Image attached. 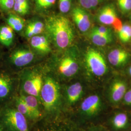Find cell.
I'll return each mask as SVG.
<instances>
[{
	"label": "cell",
	"instance_id": "1",
	"mask_svg": "<svg viewBox=\"0 0 131 131\" xmlns=\"http://www.w3.org/2000/svg\"><path fill=\"white\" fill-rule=\"evenodd\" d=\"M45 25L47 36L58 51L70 47L74 31L69 19L63 15H53L47 18Z\"/></svg>",
	"mask_w": 131,
	"mask_h": 131
},
{
	"label": "cell",
	"instance_id": "2",
	"mask_svg": "<svg viewBox=\"0 0 131 131\" xmlns=\"http://www.w3.org/2000/svg\"><path fill=\"white\" fill-rule=\"evenodd\" d=\"M48 66L52 74L60 80H65L73 77L80 70L76 51L70 47L58 51L51 58Z\"/></svg>",
	"mask_w": 131,
	"mask_h": 131
},
{
	"label": "cell",
	"instance_id": "3",
	"mask_svg": "<svg viewBox=\"0 0 131 131\" xmlns=\"http://www.w3.org/2000/svg\"><path fill=\"white\" fill-rule=\"evenodd\" d=\"M61 88L56 78L51 73L44 74L40 93V100L45 109L50 112L56 110L59 105Z\"/></svg>",
	"mask_w": 131,
	"mask_h": 131
},
{
	"label": "cell",
	"instance_id": "4",
	"mask_svg": "<svg viewBox=\"0 0 131 131\" xmlns=\"http://www.w3.org/2000/svg\"><path fill=\"white\" fill-rule=\"evenodd\" d=\"M21 72L19 84L21 92L35 96L40 100V93L44 76L41 68L32 66Z\"/></svg>",
	"mask_w": 131,
	"mask_h": 131
},
{
	"label": "cell",
	"instance_id": "5",
	"mask_svg": "<svg viewBox=\"0 0 131 131\" xmlns=\"http://www.w3.org/2000/svg\"><path fill=\"white\" fill-rule=\"evenodd\" d=\"M38 56L29 46L21 44L13 48L5 60L12 69L22 70L33 66L38 61Z\"/></svg>",
	"mask_w": 131,
	"mask_h": 131
},
{
	"label": "cell",
	"instance_id": "6",
	"mask_svg": "<svg viewBox=\"0 0 131 131\" xmlns=\"http://www.w3.org/2000/svg\"><path fill=\"white\" fill-rule=\"evenodd\" d=\"M85 64L89 73L94 76L100 77L105 75L107 66L103 55L93 48H89L85 52Z\"/></svg>",
	"mask_w": 131,
	"mask_h": 131
},
{
	"label": "cell",
	"instance_id": "7",
	"mask_svg": "<svg viewBox=\"0 0 131 131\" xmlns=\"http://www.w3.org/2000/svg\"><path fill=\"white\" fill-rule=\"evenodd\" d=\"M2 119L9 131H29L26 117L16 109H6L3 113Z\"/></svg>",
	"mask_w": 131,
	"mask_h": 131
},
{
	"label": "cell",
	"instance_id": "8",
	"mask_svg": "<svg viewBox=\"0 0 131 131\" xmlns=\"http://www.w3.org/2000/svg\"><path fill=\"white\" fill-rule=\"evenodd\" d=\"M103 103L97 94L89 95L84 99L80 106L81 113L86 117H92L97 115L101 111Z\"/></svg>",
	"mask_w": 131,
	"mask_h": 131
},
{
	"label": "cell",
	"instance_id": "9",
	"mask_svg": "<svg viewBox=\"0 0 131 131\" xmlns=\"http://www.w3.org/2000/svg\"><path fill=\"white\" fill-rule=\"evenodd\" d=\"M29 40V46L38 56H45L52 52V43L47 35H37Z\"/></svg>",
	"mask_w": 131,
	"mask_h": 131
},
{
	"label": "cell",
	"instance_id": "10",
	"mask_svg": "<svg viewBox=\"0 0 131 131\" xmlns=\"http://www.w3.org/2000/svg\"><path fill=\"white\" fill-rule=\"evenodd\" d=\"M17 79L4 71H0V100L7 98L13 93Z\"/></svg>",
	"mask_w": 131,
	"mask_h": 131
},
{
	"label": "cell",
	"instance_id": "11",
	"mask_svg": "<svg viewBox=\"0 0 131 131\" xmlns=\"http://www.w3.org/2000/svg\"><path fill=\"white\" fill-rule=\"evenodd\" d=\"M72 17L77 28L82 33L88 31L91 27L89 15L83 8L76 7L72 11Z\"/></svg>",
	"mask_w": 131,
	"mask_h": 131
},
{
	"label": "cell",
	"instance_id": "12",
	"mask_svg": "<svg viewBox=\"0 0 131 131\" xmlns=\"http://www.w3.org/2000/svg\"><path fill=\"white\" fill-rule=\"evenodd\" d=\"M126 83L122 79L114 80L111 84L109 89V98L113 103H118L124 96L126 92Z\"/></svg>",
	"mask_w": 131,
	"mask_h": 131
},
{
	"label": "cell",
	"instance_id": "13",
	"mask_svg": "<svg viewBox=\"0 0 131 131\" xmlns=\"http://www.w3.org/2000/svg\"><path fill=\"white\" fill-rule=\"evenodd\" d=\"M84 94V87L80 82H75L66 87V98L67 103L73 105L79 101Z\"/></svg>",
	"mask_w": 131,
	"mask_h": 131
},
{
	"label": "cell",
	"instance_id": "14",
	"mask_svg": "<svg viewBox=\"0 0 131 131\" xmlns=\"http://www.w3.org/2000/svg\"><path fill=\"white\" fill-rule=\"evenodd\" d=\"M24 29L25 38L29 39L34 36L42 34L45 31V23L39 19H32L26 24Z\"/></svg>",
	"mask_w": 131,
	"mask_h": 131
},
{
	"label": "cell",
	"instance_id": "15",
	"mask_svg": "<svg viewBox=\"0 0 131 131\" xmlns=\"http://www.w3.org/2000/svg\"><path fill=\"white\" fill-rule=\"evenodd\" d=\"M129 57L130 54L125 50L122 49H116L109 52L108 59L112 65L118 67L125 64Z\"/></svg>",
	"mask_w": 131,
	"mask_h": 131
},
{
	"label": "cell",
	"instance_id": "16",
	"mask_svg": "<svg viewBox=\"0 0 131 131\" xmlns=\"http://www.w3.org/2000/svg\"><path fill=\"white\" fill-rule=\"evenodd\" d=\"M117 17L115 8L112 5H107L99 11L98 19L99 22L105 25H111Z\"/></svg>",
	"mask_w": 131,
	"mask_h": 131
},
{
	"label": "cell",
	"instance_id": "17",
	"mask_svg": "<svg viewBox=\"0 0 131 131\" xmlns=\"http://www.w3.org/2000/svg\"><path fill=\"white\" fill-rule=\"evenodd\" d=\"M15 32L8 25H0V44L6 47H11L14 43Z\"/></svg>",
	"mask_w": 131,
	"mask_h": 131
},
{
	"label": "cell",
	"instance_id": "18",
	"mask_svg": "<svg viewBox=\"0 0 131 131\" xmlns=\"http://www.w3.org/2000/svg\"><path fill=\"white\" fill-rule=\"evenodd\" d=\"M19 96L27 104L32 114L33 119H37L40 116L38 99L35 96L21 92Z\"/></svg>",
	"mask_w": 131,
	"mask_h": 131
},
{
	"label": "cell",
	"instance_id": "19",
	"mask_svg": "<svg viewBox=\"0 0 131 131\" xmlns=\"http://www.w3.org/2000/svg\"><path fill=\"white\" fill-rule=\"evenodd\" d=\"M5 22L7 25L14 30V32H20L24 30L25 26L24 19L21 16L13 12L7 14Z\"/></svg>",
	"mask_w": 131,
	"mask_h": 131
},
{
	"label": "cell",
	"instance_id": "20",
	"mask_svg": "<svg viewBox=\"0 0 131 131\" xmlns=\"http://www.w3.org/2000/svg\"><path fill=\"white\" fill-rule=\"evenodd\" d=\"M89 38L93 44L98 46H105L112 41V36L102 35L91 31Z\"/></svg>",
	"mask_w": 131,
	"mask_h": 131
},
{
	"label": "cell",
	"instance_id": "21",
	"mask_svg": "<svg viewBox=\"0 0 131 131\" xmlns=\"http://www.w3.org/2000/svg\"><path fill=\"white\" fill-rule=\"evenodd\" d=\"M112 122L113 126L115 129H124L128 123V116L124 113H118L113 117Z\"/></svg>",
	"mask_w": 131,
	"mask_h": 131
},
{
	"label": "cell",
	"instance_id": "22",
	"mask_svg": "<svg viewBox=\"0 0 131 131\" xmlns=\"http://www.w3.org/2000/svg\"><path fill=\"white\" fill-rule=\"evenodd\" d=\"M15 105L16 109L25 117L33 119L32 114L28 106L20 96L16 97L15 99Z\"/></svg>",
	"mask_w": 131,
	"mask_h": 131
},
{
	"label": "cell",
	"instance_id": "23",
	"mask_svg": "<svg viewBox=\"0 0 131 131\" xmlns=\"http://www.w3.org/2000/svg\"><path fill=\"white\" fill-rule=\"evenodd\" d=\"M56 0H35L36 8L38 11L44 12L56 4Z\"/></svg>",
	"mask_w": 131,
	"mask_h": 131
},
{
	"label": "cell",
	"instance_id": "24",
	"mask_svg": "<svg viewBox=\"0 0 131 131\" xmlns=\"http://www.w3.org/2000/svg\"><path fill=\"white\" fill-rule=\"evenodd\" d=\"M118 37L122 42L129 41L131 38V26L129 24L123 25L122 29L118 33Z\"/></svg>",
	"mask_w": 131,
	"mask_h": 131
},
{
	"label": "cell",
	"instance_id": "25",
	"mask_svg": "<svg viewBox=\"0 0 131 131\" xmlns=\"http://www.w3.org/2000/svg\"><path fill=\"white\" fill-rule=\"evenodd\" d=\"M15 0H0V9L5 14L12 12Z\"/></svg>",
	"mask_w": 131,
	"mask_h": 131
},
{
	"label": "cell",
	"instance_id": "26",
	"mask_svg": "<svg viewBox=\"0 0 131 131\" xmlns=\"http://www.w3.org/2000/svg\"><path fill=\"white\" fill-rule=\"evenodd\" d=\"M83 8L86 9H93L97 7L102 0H78Z\"/></svg>",
	"mask_w": 131,
	"mask_h": 131
},
{
	"label": "cell",
	"instance_id": "27",
	"mask_svg": "<svg viewBox=\"0 0 131 131\" xmlns=\"http://www.w3.org/2000/svg\"><path fill=\"white\" fill-rule=\"evenodd\" d=\"M71 0H59L58 7L62 14L68 13L71 9Z\"/></svg>",
	"mask_w": 131,
	"mask_h": 131
},
{
	"label": "cell",
	"instance_id": "28",
	"mask_svg": "<svg viewBox=\"0 0 131 131\" xmlns=\"http://www.w3.org/2000/svg\"><path fill=\"white\" fill-rule=\"evenodd\" d=\"M91 32L94 33H97L99 34L104 35V36H112V32L111 29L109 28H108L105 26H97L94 27Z\"/></svg>",
	"mask_w": 131,
	"mask_h": 131
},
{
	"label": "cell",
	"instance_id": "29",
	"mask_svg": "<svg viewBox=\"0 0 131 131\" xmlns=\"http://www.w3.org/2000/svg\"><path fill=\"white\" fill-rule=\"evenodd\" d=\"M117 3L123 12H127L131 10V0H117Z\"/></svg>",
	"mask_w": 131,
	"mask_h": 131
},
{
	"label": "cell",
	"instance_id": "30",
	"mask_svg": "<svg viewBox=\"0 0 131 131\" xmlns=\"http://www.w3.org/2000/svg\"><path fill=\"white\" fill-rule=\"evenodd\" d=\"M123 100L124 103L126 105L131 106V89L127 90Z\"/></svg>",
	"mask_w": 131,
	"mask_h": 131
},
{
	"label": "cell",
	"instance_id": "31",
	"mask_svg": "<svg viewBox=\"0 0 131 131\" xmlns=\"http://www.w3.org/2000/svg\"><path fill=\"white\" fill-rule=\"evenodd\" d=\"M113 27L114 29V30L117 32L118 33L122 29V21L120 19H118L117 18L113 22L112 24Z\"/></svg>",
	"mask_w": 131,
	"mask_h": 131
},
{
	"label": "cell",
	"instance_id": "32",
	"mask_svg": "<svg viewBox=\"0 0 131 131\" xmlns=\"http://www.w3.org/2000/svg\"><path fill=\"white\" fill-rule=\"evenodd\" d=\"M0 131H4V129H3V127L1 126V125H0Z\"/></svg>",
	"mask_w": 131,
	"mask_h": 131
},
{
	"label": "cell",
	"instance_id": "33",
	"mask_svg": "<svg viewBox=\"0 0 131 131\" xmlns=\"http://www.w3.org/2000/svg\"><path fill=\"white\" fill-rule=\"evenodd\" d=\"M129 72L130 75L131 76V66L130 67V68H129Z\"/></svg>",
	"mask_w": 131,
	"mask_h": 131
},
{
	"label": "cell",
	"instance_id": "34",
	"mask_svg": "<svg viewBox=\"0 0 131 131\" xmlns=\"http://www.w3.org/2000/svg\"><path fill=\"white\" fill-rule=\"evenodd\" d=\"M1 57H2V51H1V49L0 48V59H1Z\"/></svg>",
	"mask_w": 131,
	"mask_h": 131
},
{
	"label": "cell",
	"instance_id": "35",
	"mask_svg": "<svg viewBox=\"0 0 131 131\" xmlns=\"http://www.w3.org/2000/svg\"><path fill=\"white\" fill-rule=\"evenodd\" d=\"M1 9H0V12H1Z\"/></svg>",
	"mask_w": 131,
	"mask_h": 131
}]
</instances>
